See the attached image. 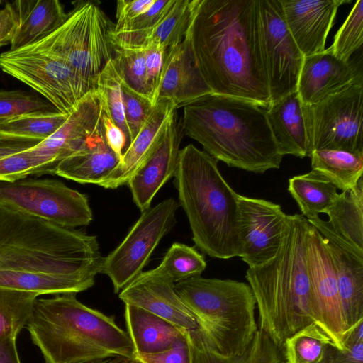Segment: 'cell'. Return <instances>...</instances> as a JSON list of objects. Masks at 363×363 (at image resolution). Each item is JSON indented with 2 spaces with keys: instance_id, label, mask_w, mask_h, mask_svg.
<instances>
[{
  "instance_id": "e575fe53",
  "label": "cell",
  "mask_w": 363,
  "mask_h": 363,
  "mask_svg": "<svg viewBox=\"0 0 363 363\" xmlns=\"http://www.w3.org/2000/svg\"><path fill=\"white\" fill-rule=\"evenodd\" d=\"M330 342L326 334L316 324L311 323L284 341L282 348L285 362L320 363Z\"/></svg>"
},
{
  "instance_id": "5b68a950",
  "label": "cell",
  "mask_w": 363,
  "mask_h": 363,
  "mask_svg": "<svg viewBox=\"0 0 363 363\" xmlns=\"http://www.w3.org/2000/svg\"><path fill=\"white\" fill-rule=\"evenodd\" d=\"M218 162L186 145L179 151L174 184L195 245L213 258L228 259L242 252L238 194L223 177Z\"/></svg>"
},
{
  "instance_id": "db71d44e",
  "label": "cell",
  "mask_w": 363,
  "mask_h": 363,
  "mask_svg": "<svg viewBox=\"0 0 363 363\" xmlns=\"http://www.w3.org/2000/svg\"><path fill=\"white\" fill-rule=\"evenodd\" d=\"M88 363H134L127 359L123 357H109L104 359L93 361Z\"/></svg>"
},
{
  "instance_id": "f546056e",
  "label": "cell",
  "mask_w": 363,
  "mask_h": 363,
  "mask_svg": "<svg viewBox=\"0 0 363 363\" xmlns=\"http://www.w3.org/2000/svg\"><path fill=\"white\" fill-rule=\"evenodd\" d=\"M330 228L356 248L363 250V179L342 191L325 211Z\"/></svg>"
},
{
  "instance_id": "681fc988",
  "label": "cell",
  "mask_w": 363,
  "mask_h": 363,
  "mask_svg": "<svg viewBox=\"0 0 363 363\" xmlns=\"http://www.w3.org/2000/svg\"><path fill=\"white\" fill-rule=\"evenodd\" d=\"M102 103V102H101ZM101 118L104 128L105 138L109 147L121 158L128 150L129 145L123 132L114 124L102 106Z\"/></svg>"
},
{
  "instance_id": "6da1fadb",
  "label": "cell",
  "mask_w": 363,
  "mask_h": 363,
  "mask_svg": "<svg viewBox=\"0 0 363 363\" xmlns=\"http://www.w3.org/2000/svg\"><path fill=\"white\" fill-rule=\"evenodd\" d=\"M258 0H196L189 35L198 67L214 94L267 108Z\"/></svg>"
},
{
  "instance_id": "836d02e7",
  "label": "cell",
  "mask_w": 363,
  "mask_h": 363,
  "mask_svg": "<svg viewBox=\"0 0 363 363\" xmlns=\"http://www.w3.org/2000/svg\"><path fill=\"white\" fill-rule=\"evenodd\" d=\"M196 0H175L174 4L153 28L150 45L155 44L167 50L179 44L189 32Z\"/></svg>"
},
{
  "instance_id": "816d5d0a",
  "label": "cell",
  "mask_w": 363,
  "mask_h": 363,
  "mask_svg": "<svg viewBox=\"0 0 363 363\" xmlns=\"http://www.w3.org/2000/svg\"><path fill=\"white\" fill-rule=\"evenodd\" d=\"M18 26V21L11 2L0 9V48L11 44Z\"/></svg>"
},
{
  "instance_id": "c3c4849f",
  "label": "cell",
  "mask_w": 363,
  "mask_h": 363,
  "mask_svg": "<svg viewBox=\"0 0 363 363\" xmlns=\"http://www.w3.org/2000/svg\"><path fill=\"white\" fill-rule=\"evenodd\" d=\"M155 0H121L117 1L116 23L113 30L117 31L139 15L146 12Z\"/></svg>"
},
{
  "instance_id": "7bdbcfd3",
  "label": "cell",
  "mask_w": 363,
  "mask_h": 363,
  "mask_svg": "<svg viewBox=\"0 0 363 363\" xmlns=\"http://www.w3.org/2000/svg\"><path fill=\"white\" fill-rule=\"evenodd\" d=\"M125 118L131 143L151 116L155 105L121 82Z\"/></svg>"
},
{
  "instance_id": "d4e9b609",
  "label": "cell",
  "mask_w": 363,
  "mask_h": 363,
  "mask_svg": "<svg viewBox=\"0 0 363 363\" xmlns=\"http://www.w3.org/2000/svg\"><path fill=\"white\" fill-rule=\"evenodd\" d=\"M268 123L280 154L309 157L302 102L297 91L267 108Z\"/></svg>"
},
{
  "instance_id": "74e56055",
  "label": "cell",
  "mask_w": 363,
  "mask_h": 363,
  "mask_svg": "<svg viewBox=\"0 0 363 363\" xmlns=\"http://www.w3.org/2000/svg\"><path fill=\"white\" fill-rule=\"evenodd\" d=\"M53 162L35 147L0 159V182H13L29 175L52 174Z\"/></svg>"
},
{
  "instance_id": "83f0119b",
  "label": "cell",
  "mask_w": 363,
  "mask_h": 363,
  "mask_svg": "<svg viewBox=\"0 0 363 363\" xmlns=\"http://www.w3.org/2000/svg\"><path fill=\"white\" fill-rule=\"evenodd\" d=\"M189 335L192 363H286L282 347L261 329L257 330L242 354L231 357L213 350L201 330Z\"/></svg>"
},
{
  "instance_id": "ba28073f",
  "label": "cell",
  "mask_w": 363,
  "mask_h": 363,
  "mask_svg": "<svg viewBox=\"0 0 363 363\" xmlns=\"http://www.w3.org/2000/svg\"><path fill=\"white\" fill-rule=\"evenodd\" d=\"M113 26L92 1H76L65 21L48 35L27 47L65 61L81 76L96 80L113 57L109 33Z\"/></svg>"
},
{
  "instance_id": "8d00e7d4",
  "label": "cell",
  "mask_w": 363,
  "mask_h": 363,
  "mask_svg": "<svg viewBox=\"0 0 363 363\" xmlns=\"http://www.w3.org/2000/svg\"><path fill=\"white\" fill-rule=\"evenodd\" d=\"M69 115L55 111L21 116L0 121V131L45 140L66 122Z\"/></svg>"
},
{
  "instance_id": "ee69618b",
  "label": "cell",
  "mask_w": 363,
  "mask_h": 363,
  "mask_svg": "<svg viewBox=\"0 0 363 363\" xmlns=\"http://www.w3.org/2000/svg\"><path fill=\"white\" fill-rule=\"evenodd\" d=\"M344 349L330 342L320 363H363V321L344 334Z\"/></svg>"
},
{
  "instance_id": "ffe728a7",
  "label": "cell",
  "mask_w": 363,
  "mask_h": 363,
  "mask_svg": "<svg viewBox=\"0 0 363 363\" xmlns=\"http://www.w3.org/2000/svg\"><path fill=\"white\" fill-rule=\"evenodd\" d=\"M211 93L198 67L189 30L167 50L156 102H168L177 109Z\"/></svg>"
},
{
  "instance_id": "484cf974",
  "label": "cell",
  "mask_w": 363,
  "mask_h": 363,
  "mask_svg": "<svg viewBox=\"0 0 363 363\" xmlns=\"http://www.w3.org/2000/svg\"><path fill=\"white\" fill-rule=\"evenodd\" d=\"M11 4L18 21L11 50L37 43L57 28L67 16L57 0H17Z\"/></svg>"
},
{
  "instance_id": "2e32d148",
  "label": "cell",
  "mask_w": 363,
  "mask_h": 363,
  "mask_svg": "<svg viewBox=\"0 0 363 363\" xmlns=\"http://www.w3.org/2000/svg\"><path fill=\"white\" fill-rule=\"evenodd\" d=\"M175 283L159 267L142 272L119 293L125 303L150 312L189 333L199 324L177 294Z\"/></svg>"
},
{
  "instance_id": "d6986e66",
  "label": "cell",
  "mask_w": 363,
  "mask_h": 363,
  "mask_svg": "<svg viewBox=\"0 0 363 363\" xmlns=\"http://www.w3.org/2000/svg\"><path fill=\"white\" fill-rule=\"evenodd\" d=\"M284 18L296 45L308 57L325 50L337 11L345 0H280Z\"/></svg>"
},
{
  "instance_id": "9c48e42d",
  "label": "cell",
  "mask_w": 363,
  "mask_h": 363,
  "mask_svg": "<svg viewBox=\"0 0 363 363\" xmlns=\"http://www.w3.org/2000/svg\"><path fill=\"white\" fill-rule=\"evenodd\" d=\"M0 68L65 114H70L78 102L96 86V80L81 76L60 57L28 47L0 54Z\"/></svg>"
},
{
  "instance_id": "d590c367",
  "label": "cell",
  "mask_w": 363,
  "mask_h": 363,
  "mask_svg": "<svg viewBox=\"0 0 363 363\" xmlns=\"http://www.w3.org/2000/svg\"><path fill=\"white\" fill-rule=\"evenodd\" d=\"M96 89L101 99L103 108L114 124L123 132L130 146L131 141L125 118L121 80L113 59L98 75Z\"/></svg>"
},
{
  "instance_id": "3957f363",
  "label": "cell",
  "mask_w": 363,
  "mask_h": 363,
  "mask_svg": "<svg viewBox=\"0 0 363 363\" xmlns=\"http://www.w3.org/2000/svg\"><path fill=\"white\" fill-rule=\"evenodd\" d=\"M26 328L45 363H88L116 357L135 362L126 330L113 317L81 303L75 293L37 298Z\"/></svg>"
},
{
  "instance_id": "f907efd6",
  "label": "cell",
  "mask_w": 363,
  "mask_h": 363,
  "mask_svg": "<svg viewBox=\"0 0 363 363\" xmlns=\"http://www.w3.org/2000/svg\"><path fill=\"white\" fill-rule=\"evenodd\" d=\"M43 140L0 131V159L30 149Z\"/></svg>"
},
{
  "instance_id": "52a82bcc",
  "label": "cell",
  "mask_w": 363,
  "mask_h": 363,
  "mask_svg": "<svg viewBox=\"0 0 363 363\" xmlns=\"http://www.w3.org/2000/svg\"><path fill=\"white\" fill-rule=\"evenodd\" d=\"M174 289L213 350L225 357L244 352L258 330L256 300L248 284L199 275L175 283Z\"/></svg>"
},
{
  "instance_id": "e0dca14e",
  "label": "cell",
  "mask_w": 363,
  "mask_h": 363,
  "mask_svg": "<svg viewBox=\"0 0 363 363\" xmlns=\"http://www.w3.org/2000/svg\"><path fill=\"white\" fill-rule=\"evenodd\" d=\"M183 136L176 109L159 143L127 183L134 203L142 212L150 207L155 194L174 175Z\"/></svg>"
},
{
  "instance_id": "f35d334b",
  "label": "cell",
  "mask_w": 363,
  "mask_h": 363,
  "mask_svg": "<svg viewBox=\"0 0 363 363\" xmlns=\"http://www.w3.org/2000/svg\"><path fill=\"white\" fill-rule=\"evenodd\" d=\"M174 282L199 276L206 267L204 257L194 247L175 242L158 266Z\"/></svg>"
},
{
  "instance_id": "4316f807",
  "label": "cell",
  "mask_w": 363,
  "mask_h": 363,
  "mask_svg": "<svg viewBox=\"0 0 363 363\" xmlns=\"http://www.w3.org/2000/svg\"><path fill=\"white\" fill-rule=\"evenodd\" d=\"M126 332L136 355L164 351L185 331L139 307L125 304Z\"/></svg>"
},
{
  "instance_id": "f5cc1de1",
  "label": "cell",
  "mask_w": 363,
  "mask_h": 363,
  "mask_svg": "<svg viewBox=\"0 0 363 363\" xmlns=\"http://www.w3.org/2000/svg\"><path fill=\"white\" fill-rule=\"evenodd\" d=\"M0 363H21L16 338L0 340Z\"/></svg>"
},
{
  "instance_id": "b9f144b4",
  "label": "cell",
  "mask_w": 363,
  "mask_h": 363,
  "mask_svg": "<svg viewBox=\"0 0 363 363\" xmlns=\"http://www.w3.org/2000/svg\"><path fill=\"white\" fill-rule=\"evenodd\" d=\"M55 111L50 103L26 91H0V121L28 114Z\"/></svg>"
},
{
  "instance_id": "7c38bea8",
  "label": "cell",
  "mask_w": 363,
  "mask_h": 363,
  "mask_svg": "<svg viewBox=\"0 0 363 363\" xmlns=\"http://www.w3.org/2000/svg\"><path fill=\"white\" fill-rule=\"evenodd\" d=\"M178 206L169 198L143 211L121 244L103 258L101 273L109 277L115 293L143 272L162 238L174 227Z\"/></svg>"
},
{
  "instance_id": "30bf717a",
  "label": "cell",
  "mask_w": 363,
  "mask_h": 363,
  "mask_svg": "<svg viewBox=\"0 0 363 363\" xmlns=\"http://www.w3.org/2000/svg\"><path fill=\"white\" fill-rule=\"evenodd\" d=\"M309 157L315 150L363 153V82L314 104H302Z\"/></svg>"
},
{
  "instance_id": "8992f818",
  "label": "cell",
  "mask_w": 363,
  "mask_h": 363,
  "mask_svg": "<svg viewBox=\"0 0 363 363\" xmlns=\"http://www.w3.org/2000/svg\"><path fill=\"white\" fill-rule=\"evenodd\" d=\"M103 258L95 235L0 204V271L96 275Z\"/></svg>"
},
{
  "instance_id": "60d3db41",
  "label": "cell",
  "mask_w": 363,
  "mask_h": 363,
  "mask_svg": "<svg viewBox=\"0 0 363 363\" xmlns=\"http://www.w3.org/2000/svg\"><path fill=\"white\" fill-rule=\"evenodd\" d=\"M362 43L363 0H359L335 35L330 49L336 57L347 62L362 48Z\"/></svg>"
},
{
  "instance_id": "603a6c76",
  "label": "cell",
  "mask_w": 363,
  "mask_h": 363,
  "mask_svg": "<svg viewBox=\"0 0 363 363\" xmlns=\"http://www.w3.org/2000/svg\"><path fill=\"white\" fill-rule=\"evenodd\" d=\"M326 242L337 279L345 333L363 321V255L349 247Z\"/></svg>"
},
{
  "instance_id": "7402d4cb",
  "label": "cell",
  "mask_w": 363,
  "mask_h": 363,
  "mask_svg": "<svg viewBox=\"0 0 363 363\" xmlns=\"http://www.w3.org/2000/svg\"><path fill=\"white\" fill-rule=\"evenodd\" d=\"M120 162L121 158L106 143L101 121L86 145L60 161L52 174L81 184L99 185Z\"/></svg>"
},
{
  "instance_id": "f1b7e54d",
  "label": "cell",
  "mask_w": 363,
  "mask_h": 363,
  "mask_svg": "<svg viewBox=\"0 0 363 363\" xmlns=\"http://www.w3.org/2000/svg\"><path fill=\"white\" fill-rule=\"evenodd\" d=\"M96 275L55 274L38 272L0 271V287L36 294L79 293L94 285Z\"/></svg>"
},
{
  "instance_id": "cb8c5ba5",
  "label": "cell",
  "mask_w": 363,
  "mask_h": 363,
  "mask_svg": "<svg viewBox=\"0 0 363 363\" xmlns=\"http://www.w3.org/2000/svg\"><path fill=\"white\" fill-rule=\"evenodd\" d=\"M174 110L175 107L168 102H156L151 116L123 155L118 166L99 186L114 189L127 184L131 176L159 143Z\"/></svg>"
},
{
  "instance_id": "44dd1931",
  "label": "cell",
  "mask_w": 363,
  "mask_h": 363,
  "mask_svg": "<svg viewBox=\"0 0 363 363\" xmlns=\"http://www.w3.org/2000/svg\"><path fill=\"white\" fill-rule=\"evenodd\" d=\"M101 99L94 89L78 102L66 122L36 147L57 166L86 145L101 123Z\"/></svg>"
},
{
  "instance_id": "f6af8a7d",
  "label": "cell",
  "mask_w": 363,
  "mask_h": 363,
  "mask_svg": "<svg viewBox=\"0 0 363 363\" xmlns=\"http://www.w3.org/2000/svg\"><path fill=\"white\" fill-rule=\"evenodd\" d=\"M135 363H192L189 333L184 331L171 347L164 351L137 354Z\"/></svg>"
},
{
  "instance_id": "ab89813d",
  "label": "cell",
  "mask_w": 363,
  "mask_h": 363,
  "mask_svg": "<svg viewBox=\"0 0 363 363\" xmlns=\"http://www.w3.org/2000/svg\"><path fill=\"white\" fill-rule=\"evenodd\" d=\"M112 49V59L121 82L152 102L147 81L144 50L116 47Z\"/></svg>"
},
{
  "instance_id": "5bb4252c",
  "label": "cell",
  "mask_w": 363,
  "mask_h": 363,
  "mask_svg": "<svg viewBox=\"0 0 363 363\" xmlns=\"http://www.w3.org/2000/svg\"><path fill=\"white\" fill-rule=\"evenodd\" d=\"M306 261L315 323L337 347L343 350L345 327L333 261L326 240L311 224Z\"/></svg>"
},
{
  "instance_id": "7a4b0ae2",
  "label": "cell",
  "mask_w": 363,
  "mask_h": 363,
  "mask_svg": "<svg viewBox=\"0 0 363 363\" xmlns=\"http://www.w3.org/2000/svg\"><path fill=\"white\" fill-rule=\"evenodd\" d=\"M180 121L184 135L230 167L259 174L280 167L284 156L258 104L211 93L184 106Z\"/></svg>"
},
{
  "instance_id": "7dc6e473",
  "label": "cell",
  "mask_w": 363,
  "mask_h": 363,
  "mask_svg": "<svg viewBox=\"0 0 363 363\" xmlns=\"http://www.w3.org/2000/svg\"><path fill=\"white\" fill-rule=\"evenodd\" d=\"M174 1L175 0L155 1L146 12L127 23L117 31L152 32L169 11Z\"/></svg>"
},
{
  "instance_id": "4fadbf2b",
  "label": "cell",
  "mask_w": 363,
  "mask_h": 363,
  "mask_svg": "<svg viewBox=\"0 0 363 363\" xmlns=\"http://www.w3.org/2000/svg\"><path fill=\"white\" fill-rule=\"evenodd\" d=\"M259 48L271 104L297 91L304 56L284 18L280 0H258Z\"/></svg>"
},
{
  "instance_id": "1f68e13d",
  "label": "cell",
  "mask_w": 363,
  "mask_h": 363,
  "mask_svg": "<svg viewBox=\"0 0 363 363\" xmlns=\"http://www.w3.org/2000/svg\"><path fill=\"white\" fill-rule=\"evenodd\" d=\"M312 169L327 177L342 191L354 186L363 173V153L315 150L310 157Z\"/></svg>"
},
{
  "instance_id": "8fae6325",
  "label": "cell",
  "mask_w": 363,
  "mask_h": 363,
  "mask_svg": "<svg viewBox=\"0 0 363 363\" xmlns=\"http://www.w3.org/2000/svg\"><path fill=\"white\" fill-rule=\"evenodd\" d=\"M0 204L66 228L93 220L87 196L55 179L0 182Z\"/></svg>"
},
{
  "instance_id": "d6a6232c",
  "label": "cell",
  "mask_w": 363,
  "mask_h": 363,
  "mask_svg": "<svg viewBox=\"0 0 363 363\" xmlns=\"http://www.w3.org/2000/svg\"><path fill=\"white\" fill-rule=\"evenodd\" d=\"M38 296L31 292L0 287V340L17 339Z\"/></svg>"
},
{
  "instance_id": "ac0fdd59",
  "label": "cell",
  "mask_w": 363,
  "mask_h": 363,
  "mask_svg": "<svg viewBox=\"0 0 363 363\" xmlns=\"http://www.w3.org/2000/svg\"><path fill=\"white\" fill-rule=\"evenodd\" d=\"M359 82H363L362 60L343 61L329 48L304 57L297 91L302 104H314Z\"/></svg>"
},
{
  "instance_id": "277c9868",
  "label": "cell",
  "mask_w": 363,
  "mask_h": 363,
  "mask_svg": "<svg viewBox=\"0 0 363 363\" xmlns=\"http://www.w3.org/2000/svg\"><path fill=\"white\" fill-rule=\"evenodd\" d=\"M309 227L303 215H287L276 255L246 271L258 308L259 329L281 347L289 337L315 324L306 261Z\"/></svg>"
},
{
  "instance_id": "4dcf8cb0",
  "label": "cell",
  "mask_w": 363,
  "mask_h": 363,
  "mask_svg": "<svg viewBox=\"0 0 363 363\" xmlns=\"http://www.w3.org/2000/svg\"><path fill=\"white\" fill-rule=\"evenodd\" d=\"M288 191L306 219L325 213L339 194L327 177L314 169L290 178Z\"/></svg>"
},
{
  "instance_id": "9a60e30c",
  "label": "cell",
  "mask_w": 363,
  "mask_h": 363,
  "mask_svg": "<svg viewBox=\"0 0 363 363\" xmlns=\"http://www.w3.org/2000/svg\"><path fill=\"white\" fill-rule=\"evenodd\" d=\"M242 252L249 267L269 262L280 247L287 215L279 204L238 194Z\"/></svg>"
},
{
  "instance_id": "bcb514c9",
  "label": "cell",
  "mask_w": 363,
  "mask_h": 363,
  "mask_svg": "<svg viewBox=\"0 0 363 363\" xmlns=\"http://www.w3.org/2000/svg\"><path fill=\"white\" fill-rule=\"evenodd\" d=\"M147 81L152 101L156 103L162 79L167 50L160 45L150 44L144 50Z\"/></svg>"
}]
</instances>
